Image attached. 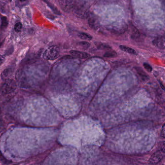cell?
Masks as SVG:
<instances>
[{
  "label": "cell",
  "instance_id": "cell-25",
  "mask_svg": "<svg viewBox=\"0 0 165 165\" xmlns=\"http://www.w3.org/2000/svg\"><path fill=\"white\" fill-rule=\"evenodd\" d=\"M20 1H21V2H24V1H26V0H20Z\"/></svg>",
  "mask_w": 165,
  "mask_h": 165
},
{
  "label": "cell",
  "instance_id": "cell-15",
  "mask_svg": "<svg viewBox=\"0 0 165 165\" xmlns=\"http://www.w3.org/2000/svg\"><path fill=\"white\" fill-rule=\"evenodd\" d=\"M117 56V53L115 51H109L106 52L103 55V56L106 58H113Z\"/></svg>",
  "mask_w": 165,
  "mask_h": 165
},
{
  "label": "cell",
  "instance_id": "cell-16",
  "mask_svg": "<svg viewBox=\"0 0 165 165\" xmlns=\"http://www.w3.org/2000/svg\"><path fill=\"white\" fill-rule=\"evenodd\" d=\"M22 24L20 22H17L15 25L14 30L17 33H19L21 31V30L22 29Z\"/></svg>",
  "mask_w": 165,
  "mask_h": 165
},
{
  "label": "cell",
  "instance_id": "cell-13",
  "mask_svg": "<svg viewBox=\"0 0 165 165\" xmlns=\"http://www.w3.org/2000/svg\"><path fill=\"white\" fill-rule=\"evenodd\" d=\"M8 25V20L6 17H2V24H1V29L2 30H4L7 28Z\"/></svg>",
  "mask_w": 165,
  "mask_h": 165
},
{
  "label": "cell",
  "instance_id": "cell-9",
  "mask_svg": "<svg viewBox=\"0 0 165 165\" xmlns=\"http://www.w3.org/2000/svg\"><path fill=\"white\" fill-rule=\"evenodd\" d=\"M88 24L91 28H92L93 29H96L98 28L99 23L98 22V20L97 19L95 16H93L89 17L88 19Z\"/></svg>",
  "mask_w": 165,
  "mask_h": 165
},
{
  "label": "cell",
  "instance_id": "cell-27",
  "mask_svg": "<svg viewBox=\"0 0 165 165\" xmlns=\"http://www.w3.org/2000/svg\"></svg>",
  "mask_w": 165,
  "mask_h": 165
},
{
  "label": "cell",
  "instance_id": "cell-5",
  "mask_svg": "<svg viewBox=\"0 0 165 165\" xmlns=\"http://www.w3.org/2000/svg\"><path fill=\"white\" fill-rule=\"evenodd\" d=\"M153 45L160 49H165V37L158 36L153 41Z\"/></svg>",
  "mask_w": 165,
  "mask_h": 165
},
{
  "label": "cell",
  "instance_id": "cell-18",
  "mask_svg": "<svg viewBox=\"0 0 165 165\" xmlns=\"http://www.w3.org/2000/svg\"><path fill=\"white\" fill-rule=\"evenodd\" d=\"M143 66L145 69H146V71H147V72H148L149 73L152 72V69H153L152 67L149 64L147 63H144L143 64Z\"/></svg>",
  "mask_w": 165,
  "mask_h": 165
},
{
  "label": "cell",
  "instance_id": "cell-14",
  "mask_svg": "<svg viewBox=\"0 0 165 165\" xmlns=\"http://www.w3.org/2000/svg\"><path fill=\"white\" fill-rule=\"evenodd\" d=\"M98 48L102 50H111L112 47L107 44L104 43H99L98 45H97Z\"/></svg>",
  "mask_w": 165,
  "mask_h": 165
},
{
  "label": "cell",
  "instance_id": "cell-26",
  "mask_svg": "<svg viewBox=\"0 0 165 165\" xmlns=\"http://www.w3.org/2000/svg\"><path fill=\"white\" fill-rule=\"evenodd\" d=\"M0 113H1V109H0Z\"/></svg>",
  "mask_w": 165,
  "mask_h": 165
},
{
  "label": "cell",
  "instance_id": "cell-10",
  "mask_svg": "<svg viewBox=\"0 0 165 165\" xmlns=\"http://www.w3.org/2000/svg\"><path fill=\"white\" fill-rule=\"evenodd\" d=\"M43 2H45L47 4V5L49 7L50 9L53 11V12L57 15H60L61 13L59 9L55 7L53 4L51 3L48 1L47 0H43Z\"/></svg>",
  "mask_w": 165,
  "mask_h": 165
},
{
  "label": "cell",
  "instance_id": "cell-17",
  "mask_svg": "<svg viewBox=\"0 0 165 165\" xmlns=\"http://www.w3.org/2000/svg\"><path fill=\"white\" fill-rule=\"evenodd\" d=\"M78 45H79V46L82 47L83 48H88L90 46V44L89 43L86 42V41L80 42L78 43Z\"/></svg>",
  "mask_w": 165,
  "mask_h": 165
},
{
  "label": "cell",
  "instance_id": "cell-19",
  "mask_svg": "<svg viewBox=\"0 0 165 165\" xmlns=\"http://www.w3.org/2000/svg\"><path fill=\"white\" fill-rule=\"evenodd\" d=\"M14 52V47H11L9 49L6 50L5 51V55H7V56H9L11 54H12Z\"/></svg>",
  "mask_w": 165,
  "mask_h": 165
},
{
  "label": "cell",
  "instance_id": "cell-21",
  "mask_svg": "<svg viewBox=\"0 0 165 165\" xmlns=\"http://www.w3.org/2000/svg\"><path fill=\"white\" fill-rule=\"evenodd\" d=\"M5 60V57L3 55H0V65H2Z\"/></svg>",
  "mask_w": 165,
  "mask_h": 165
},
{
  "label": "cell",
  "instance_id": "cell-7",
  "mask_svg": "<svg viewBox=\"0 0 165 165\" xmlns=\"http://www.w3.org/2000/svg\"><path fill=\"white\" fill-rule=\"evenodd\" d=\"M69 53L72 56L81 59H87L90 56V55L88 53L77 50H71L69 51Z\"/></svg>",
  "mask_w": 165,
  "mask_h": 165
},
{
  "label": "cell",
  "instance_id": "cell-6",
  "mask_svg": "<svg viewBox=\"0 0 165 165\" xmlns=\"http://www.w3.org/2000/svg\"><path fill=\"white\" fill-rule=\"evenodd\" d=\"M163 158V155L161 151L155 152L149 160V163L151 164H156L160 162Z\"/></svg>",
  "mask_w": 165,
  "mask_h": 165
},
{
  "label": "cell",
  "instance_id": "cell-12",
  "mask_svg": "<svg viewBox=\"0 0 165 165\" xmlns=\"http://www.w3.org/2000/svg\"><path fill=\"white\" fill-rule=\"evenodd\" d=\"M78 36L82 40L90 41L92 39V36L91 35L85 33H80L78 34Z\"/></svg>",
  "mask_w": 165,
  "mask_h": 165
},
{
  "label": "cell",
  "instance_id": "cell-22",
  "mask_svg": "<svg viewBox=\"0 0 165 165\" xmlns=\"http://www.w3.org/2000/svg\"><path fill=\"white\" fill-rule=\"evenodd\" d=\"M161 151L164 153H165V142L162 143L161 146Z\"/></svg>",
  "mask_w": 165,
  "mask_h": 165
},
{
  "label": "cell",
  "instance_id": "cell-4",
  "mask_svg": "<svg viewBox=\"0 0 165 165\" xmlns=\"http://www.w3.org/2000/svg\"><path fill=\"white\" fill-rule=\"evenodd\" d=\"M60 8L65 13H69L73 9V0H59Z\"/></svg>",
  "mask_w": 165,
  "mask_h": 165
},
{
  "label": "cell",
  "instance_id": "cell-11",
  "mask_svg": "<svg viewBox=\"0 0 165 165\" xmlns=\"http://www.w3.org/2000/svg\"><path fill=\"white\" fill-rule=\"evenodd\" d=\"M119 48L120 49L122 50V51L125 52L126 53H129V54H133V55H136V54H137L135 50L132 49L130 47L125 46L121 45L119 46Z\"/></svg>",
  "mask_w": 165,
  "mask_h": 165
},
{
  "label": "cell",
  "instance_id": "cell-3",
  "mask_svg": "<svg viewBox=\"0 0 165 165\" xmlns=\"http://www.w3.org/2000/svg\"><path fill=\"white\" fill-rule=\"evenodd\" d=\"M16 88V82L14 80L9 79L5 80V82L1 86V91L2 94L5 95L13 92Z\"/></svg>",
  "mask_w": 165,
  "mask_h": 165
},
{
  "label": "cell",
  "instance_id": "cell-20",
  "mask_svg": "<svg viewBox=\"0 0 165 165\" xmlns=\"http://www.w3.org/2000/svg\"><path fill=\"white\" fill-rule=\"evenodd\" d=\"M161 135V136H162V137L165 138V124H164L162 126Z\"/></svg>",
  "mask_w": 165,
  "mask_h": 165
},
{
  "label": "cell",
  "instance_id": "cell-23",
  "mask_svg": "<svg viewBox=\"0 0 165 165\" xmlns=\"http://www.w3.org/2000/svg\"><path fill=\"white\" fill-rule=\"evenodd\" d=\"M160 82V85H161V86L162 89L165 90V88H164V86L163 85V84L161 83V82Z\"/></svg>",
  "mask_w": 165,
  "mask_h": 165
},
{
  "label": "cell",
  "instance_id": "cell-2",
  "mask_svg": "<svg viewBox=\"0 0 165 165\" xmlns=\"http://www.w3.org/2000/svg\"><path fill=\"white\" fill-rule=\"evenodd\" d=\"M60 55V49L58 46H52L47 48L43 53V57L45 60H52L57 59Z\"/></svg>",
  "mask_w": 165,
  "mask_h": 165
},
{
  "label": "cell",
  "instance_id": "cell-1",
  "mask_svg": "<svg viewBox=\"0 0 165 165\" xmlns=\"http://www.w3.org/2000/svg\"><path fill=\"white\" fill-rule=\"evenodd\" d=\"M73 13L80 18H86L89 17V12L86 3L82 0H76L73 3Z\"/></svg>",
  "mask_w": 165,
  "mask_h": 165
},
{
  "label": "cell",
  "instance_id": "cell-8",
  "mask_svg": "<svg viewBox=\"0 0 165 165\" xmlns=\"http://www.w3.org/2000/svg\"><path fill=\"white\" fill-rule=\"evenodd\" d=\"M14 72V68L12 67L7 68L3 71L1 74V78L3 80L9 79Z\"/></svg>",
  "mask_w": 165,
  "mask_h": 165
},
{
  "label": "cell",
  "instance_id": "cell-24",
  "mask_svg": "<svg viewBox=\"0 0 165 165\" xmlns=\"http://www.w3.org/2000/svg\"><path fill=\"white\" fill-rule=\"evenodd\" d=\"M2 119L0 117V128L2 125Z\"/></svg>",
  "mask_w": 165,
  "mask_h": 165
}]
</instances>
